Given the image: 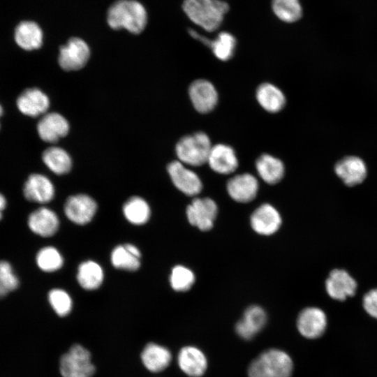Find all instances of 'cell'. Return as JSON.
I'll return each instance as SVG.
<instances>
[{"mask_svg": "<svg viewBox=\"0 0 377 377\" xmlns=\"http://www.w3.org/2000/svg\"><path fill=\"white\" fill-rule=\"evenodd\" d=\"M107 20L113 29H126L137 34L144 30L147 15L140 2L135 0H119L110 7Z\"/></svg>", "mask_w": 377, "mask_h": 377, "instance_id": "cell-1", "label": "cell"}, {"mask_svg": "<svg viewBox=\"0 0 377 377\" xmlns=\"http://www.w3.org/2000/svg\"><path fill=\"white\" fill-rule=\"evenodd\" d=\"M293 362L285 351L272 348L263 351L250 364L248 377H291Z\"/></svg>", "mask_w": 377, "mask_h": 377, "instance_id": "cell-2", "label": "cell"}, {"mask_svg": "<svg viewBox=\"0 0 377 377\" xmlns=\"http://www.w3.org/2000/svg\"><path fill=\"white\" fill-rule=\"evenodd\" d=\"M183 9L195 24L213 31L221 25L229 6L221 0H184Z\"/></svg>", "mask_w": 377, "mask_h": 377, "instance_id": "cell-3", "label": "cell"}, {"mask_svg": "<svg viewBox=\"0 0 377 377\" xmlns=\"http://www.w3.org/2000/svg\"><path fill=\"white\" fill-rule=\"evenodd\" d=\"M212 147L208 135L203 132H197L182 138L175 149L180 162L200 166L207 162Z\"/></svg>", "mask_w": 377, "mask_h": 377, "instance_id": "cell-4", "label": "cell"}, {"mask_svg": "<svg viewBox=\"0 0 377 377\" xmlns=\"http://www.w3.org/2000/svg\"><path fill=\"white\" fill-rule=\"evenodd\" d=\"M59 369L63 377H91L96 370L89 351L80 344L73 345L61 357Z\"/></svg>", "mask_w": 377, "mask_h": 377, "instance_id": "cell-5", "label": "cell"}, {"mask_svg": "<svg viewBox=\"0 0 377 377\" xmlns=\"http://www.w3.org/2000/svg\"><path fill=\"white\" fill-rule=\"evenodd\" d=\"M89 57L88 45L81 38L73 37L60 47L58 61L64 71H77L87 64Z\"/></svg>", "mask_w": 377, "mask_h": 377, "instance_id": "cell-6", "label": "cell"}, {"mask_svg": "<svg viewBox=\"0 0 377 377\" xmlns=\"http://www.w3.org/2000/svg\"><path fill=\"white\" fill-rule=\"evenodd\" d=\"M217 212V205L212 199L196 198L187 207L186 216L192 226L207 231L213 227Z\"/></svg>", "mask_w": 377, "mask_h": 377, "instance_id": "cell-7", "label": "cell"}, {"mask_svg": "<svg viewBox=\"0 0 377 377\" xmlns=\"http://www.w3.org/2000/svg\"><path fill=\"white\" fill-rule=\"evenodd\" d=\"M327 318L320 309L309 306L300 311L297 319V328L300 334L309 339L321 337L325 332Z\"/></svg>", "mask_w": 377, "mask_h": 377, "instance_id": "cell-8", "label": "cell"}, {"mask_svg": "<svg viewBox=\"0 0 377 377\" xmlns=\"http://www.w3.org/2000/svg\"><path fill=\"white\" fill-rule=\"evenodd\" d=\"M167 170L175 187L184 194L193 196L201 191L202 184L198 175L179 161L169 163Z\"/></svg>", "mask_w": 377, "mask_h": 377, "instance_id": "cell-9", "label": "cell"}, {"mask_svg": "<svg viewBox=\"0 0 377 377\" xmlns=\"http://www.w3.org/2000/svg\"><path fill=\"white\" fill-rule=\"evenodd\" d=\"M96 210V201L85 194L70 196L64 205V212L67 218L78 225H84L91 221Z\"/></svg>", "mask_w": 377, "mask_h": 377, "instance_id": "cell-10", "label": "cell"}, {"mask_svg": "<svg viewBox=\"0 0 377 377\" xmlns=\"http://www.w3.org/2000/svg\"><path fill=\"white\" fill-rule=\"evenodd\" d=\"M357 288L355 279L342 269L332 270L325 281L327 293L331 298L338 301H344L355 295Z\"/></svg>", "mask_w": 377, "mask_h": 377, "instance_id": "cell-11", "label": "cell"}, {"mask_svg": "<svg viewBox=\"0 0 377 377\" xmlns=\"http://www.w3.org/2000/svg\"><path fill=\"white\" fill-rule=\"evenodd\" d=\"M188 94L195 109L200 113H208L216 105L218 94L208 80L200 79L191 83Z\"/></svg>", "mask_w": 377, "mask_h": 377, "instance_id": "cell-12", "label": "cell"}, {"mask_svg": "<svg viewBox=\"0 0 377 377\" xmlns=\"http://www.w3.org/2000/svg\"><path fill=\"white\" fill-rule=\"evenodd\" d=\"M252 228L262 235H270L276 232L281 225V217L272 205L265 203L256 208L250 219Z\"/></svg>", "mask_w": 377, "mask_h": 377, "instance_id": "cell-13", "label": "cell"}, {"mask_svg": "<svg viewBox=\"0 0 377 377\" xmlns=\"http://www.w3.org/2000/svg\"><path fill=\"white\" fill-rule=\"evenodd\" d=\"M334 172L348 186L361 184L367 175L365 163L355 156H348L339 160L334 165Z\"/></svg>", "mask_w": 377, "mask_h": 377, "instance_id": "cell-14", "label": "cell"}, {"mask_svg": "<svg viewBox=\"0 0 377 377\" xmlns=\"http://www.w3.org/2000/svg\"><path fill=\"white\" fill-rule=\"evenodd\" d=\"M266 322L265 310L260 306L252 305L246 309L242 318L237 323L235 331L239 337L249 340L262 330Z\"/></svg>", "mask_w": 377, "mask_h": 377, "instance_id": "cell-15", "label": "cell"}, {"mask_svg": "<svg viewBox=\"0 0 377 377\" xmlns=\"http://www.w3.org/2000/svg\"><path fill=\"white\" fill-rule=\"evenodd\" d=\"M37 131L41 140L54 143L68 134L69 124L61 114L50 112L40 119L37 124Z\"/></svg>", "mask_w": 377, "mask_h": 377, "instance_id": "cell-16", "label": "cell"}, {"mask_svg": "<svg viewBox=\"0 0 377 377\" xmlns=\"http://www.w3.org/2000/svg\"><path fill=\"white\" fill-rule=\"evenodd\" d=\"M180 369L190 377H200L207 368V359L198 348L186 346L181 348L177 356Z\"/></svg>", "mask_w": 377, "mask_h": 377, "instance_id": "cell-17", "label": "cell"}, {"mask_svg": "<svg viewBox=\"0 0 377 377\" xmlns=\"http://www.w3.org/2000/svg\"><path fill=\"white\" fill-rule=\"evenodd\" d=\"M227 191L232 199L246 203L253 200L258 191L257 179L249 173L235 175L227 183Z\"/></svg>", "mask_w": 377, "mask_h": 377, "instance_id": "cell-18", "label": "cell"}, {"mask_svg": "<svg viewBox=\"0 0 377 377\" xmlns=\"http://www.w3.org/2000/svg\"><path fill=\"white\" fill-rule=\"evenodd\" d=\"M23 193L27 200L38 203H47L54 195V187L45 175L32 174L24 183Z\"/></svg>", "mask_w": 377, "mask_h": 377, "instance_id": "cell-19", "label": "cell"}, {"mask_svg": "<svg viewBox=\"0 0 377 377\" xmlns=\"http://www.w3.org/2000/svg\"><path fill=\"white\" fill-rule=\"evenodd\" d=\"M17 106L22 114L36 117L46 112L50 101L47 96L39 89L30 88L18 96Z\"/></svg>", "mask_w": 377, "mask_h": 377, "instance_id": "cell-20", "label": "cell"}, {"mask_svg": "<svg viewBox=\"0 0 377 377\" xmlns=\"http://www.w3.org/2000/svg\"><path fill=\"white\" fill-rule=\"evenodd\" d=\"M207 163L212 170L222 175L230 174L238 167V160L234 149L224 144L212 147Z\"/></svg>", "mask_w": 377, "mask_h": 377, "instance_id": "cell-21", "label": "cell"}, {"mask_svg": "<svg viewBox=\"0 0 377 377\" xmlns=\"http://www.w3.org/2000/svg\"><path fill=\"white\" fill-rule=\"evenodd\" d=\"M28 226L34 233L44 237L54 235L58 230L59 220L57 214L47 207H40L30 214Z\"/></svg>", "mask_w": 377, "mask_h": 377, "instance_id": "cell-22", "label": "cell"}, {"mask_svg": "<svg viewBox=\"0 0 377 377\" xmlns=\"http://www.w3.org/2000/svg\"><path fill=\"white\" fill-rule=\"evenodd\" d=\"M141 360L147 370L158 373L169 366L172 360V354L167 348L155 343H149L144 348L141 353Z\"/></svg>", "mask_w": 377, "mask_h": 377, "instance_id": "cell-23", "label": "cell"}, {"mask_svg": "<svg viewBox=\"0 0 377 377\" xmlns=\"http://www.w3.org/2000/svg\"><path fill=\"white\" fill-rule=\"evenodd\" d=\"M43 31L39 25L32 21H22L15 30V40L19 47L25 50L38 49L43 44Z\"/></svg>", "mask_w": 377, "mask_h": 377, "instance_id": "cell-24", "label": "cell"}, {"mask_svg": "<svg viewBox=\"0 0 377 377\" xmlns=\"http://www.w3.org/2000/svg\"><path fill=\"white\" fill-rule=\"evenodd\" d=\"M256 168L261 179L269 184L280 182L284 175V165L279 158L265 154L256 162Z\"/></svg>", "mask_w": 377, "mask_h": 377, "instance_id": "cell-25", "label": "cell"}, {"mask_svg": "<svg viewBox=\"0 0 377 377\" xmlns=\"http://www.w3.org/2000/svg\"><path fill=\"white\" fill-rule=\"evenodd\" d=\"M256 98L263 109L272 113L281 110L286 104L283 93L270 83H263L258 87Z\"/></svg>", "mask_w": 377, "mask_h": 377, "instance_id": "cell-26", "label": "cell"}, {"mask_svg": "<svg viewBox=\"0 0 377 377\" xmlns=\"http://www.w3.org/2000/svg\"><path fill=\"white\" fill-rule=\"evenodd\" d=\"M103 269L97 263L87 260L79 265L77 279L84 289L93 290L98 288L103 283Z\"/></svg>", "mask_w": 377, "mask_h": 377, "instance_id": "cell-27", "label": "cell"}, {"mask_svg": "<svg viewBox=\"0 0 377 377\" xmlns=\"http://www.w3.org/2000/svg\"><path fill=\"white\" fill-rule=\"evenodd\" d=\"M46 166L57 175L68 172L72 167V160L69 154L62 148L50 147L46 149L42 155Z\"/></svg>", "mask_w": 377, "mask_h": 377, "instance_id": "cell-28", "label": "cell"}, {"mask_svg": "<svg viewBox=\"0 0 377 377\" xmlns=\"http://www.w3.org/2000/svg\"><path fill=\"white\" fill-rule=\"evenodd\" d=\"M123 213L130 223L142 225L149 220L151 211L148 203L143 198L134 196L125 202Z\"/></svg>", "mask_w": 377, "mask_h": 377, "instance_id": "cell-29", "label": "cell"}, {"mask_svg": "<svg viewBox=\"0 0 377 377\" xmlns=\"http://www.w3.org/2000/svg\"><path fill=\"white\" fill-rule=\"evenodd\" d=\"M208 46L214 54L221 61L232 58L236 47L235 37L228 32H221L214 40H209Z\"/></svg>", "mask_w": 377, "mask_h": 377, "instance_id": "cell-30", "label": "cell"}, {"mask_svg": "<svg viewBox=\"0 0 377 377\" xmlns=\"http://www.w3.org/2000/svg\"><path fill=\"white\" fill-rule=\"evenodd\" d=\"M272 6L275 15L286 22H294L302 15L299 0H272Z\"/></svg>", "mask_w": 377, "mask_h": 377, "instance_id": "cell-31", "label": "cell"}, {"mask_svg": "<svg viewBox=\"0 0 377 377\" xmlns=\"http://www.w3.org/2000/svg\"><path fill=\"white\" fill-rule=\"evenodd\" d=\"M36 263L41 270L52 272L59 269L62 267L64 259L56 248L46 246L42 248L38 252Z\"/></svg>", "mask_w": 377, "mask_h": 377, "instance_id": "cell-32", "label": "cell"}, {"mask_svg": "<svg viewBox=\"0 0 377 377\" xmlns=\"http://www.w3.org/2000/svg\"><path fill=\"white\" fill-rule=\"evenodd\" d=\"M110 259L112 265L117 269L135 271L140 266V258L132 255L124 245L116 246L111 253Z\"/></svg>", "mask_w": 377, "mask_h": 377, "instance_id": "cell-33", "label": "cell"}, {"mask_svg": "<svg viewBox=\"0 0 377 377\" xmlns=\"http://www.w3.org/2000/svg\"><path fill=\"white\" fill-rule=\"evenodd\" d=\"M170 282L175 291H187L195 282V275L190 269L183 265H176L172 269Z\"/></svg>", "mask_w": 377, "mask_h": 377, "instance_id": "cell-34", "label": "cell"}, {"mask_svg": "<svg viewBox=\"0 0 377 377\" xmlns=\"http://www.w3.org/2000/svg\"><path fill=\"white\" fill-rule=\"evenodd\" d=\"M19 286V279L11 265L0 260V297H3Z\"/></svg>", "mask_w": 377, "mask_h": 377, "instance_id": "cell-35", "label": "cell"}, {"mask_svg": "<svg viewBox=\"0 0 377 377\" xmlns=\"http://www.w3.org/2000/svg\"><path fill=\"white\" fill-rule=\"evenodd\" d=\"M49 302L59 316H67L72 309V300L70 295L64 290L54 288L48 293Z\"/></svg>", "mask_w": 377, "mask_h": 377, "instance_id": "cell-36", "label": "cell"}, {"mask_svg": "<svg viewBox=\"0 0 377 377\" xmlns=\"http://www.w3.org/2000/svg\"><path fill=\"white\" fill-rule=\"evenodd\" d=\"M362 306L370 316L377 319V288L370 290L364 295Z\"/></svg>", "mask_w": 377, "mask_h": 377, "instance_id": "cell-37", "label": "cell"}, {"mask_svg": "<svg viewBox=\"0 0 377 377\" xmlns=\"http://www.w3.org/2000/svg\"><path fill=\"white\" fill-rule=\"evenodd\" d=\"M125 248L134 256L140 258L141 256L139 249L131 244H126L124 245Z\"/></svg>", "mask_w": 377, "mask_h": 377, "instance_id": "cell-38", "label": "cell"}, {"mask_svg": "<svg viewBox=\"0 0 377 377\" xmlns=\"http://www.w3.org/2000/svg\"><path fill=\"white\" fill-rule=\"evenodd\" d=\"M6 200L3 195L0 193V220L2 219L3 216V211L6 208Z\"/></svg>", "mask_w": 377, "mask_h": 377, "instance_id": "cell-39", "label": "cell"}, {"mask_svg": "<svg viewBox=\"0 0 377 377\" xmlns=\"http://www.w3.org/2000/svg\"><path fill=\"white\" fill-rule=\"evenodd\" d=\"M2 114H3V108L1 105H0V117L2 115Z\"/></svg>", "mask_w": 377, "mask_h": 377, "instance_id": "cell-40", "label": "cell"}]
</instances>
